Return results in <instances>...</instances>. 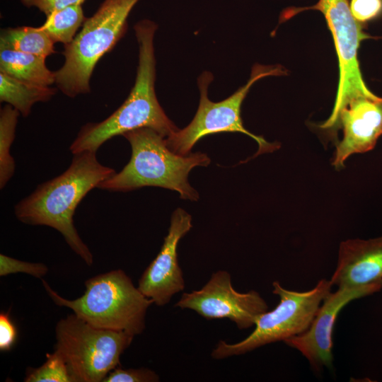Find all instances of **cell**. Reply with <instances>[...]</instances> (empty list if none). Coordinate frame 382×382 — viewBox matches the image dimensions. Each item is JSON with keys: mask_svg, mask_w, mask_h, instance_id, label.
Returning a JSON list of instances; mask_svg holds the SVG:
<instances>
[{"mask_svg": "<svg viewBox=\"0 0 382 382\" xmlns=\"http://www.w3.org/2000/svg\"><path fill=\"white\" fill-rule=\"evenodd\" d=\"M307 10L323 13L337 55L339 81L334 106L329 117L318 125L321 129L333 132L340 112L350 100L358 97H378L366 85L358 60L361 42L373 37L365 33L362 23L353 17L348 0H318L311 6L289 7L282 11L280 22Z\"/></svg>", "mask_w": 382, "mask_h": 382, "instance_id": "obj_7", "label": "cell"}, {"mask_svg": "<svg viewBox=\"0 0 382 382\" xmlns=\"http://www.w3.org/2000/svg\"><path fill=\"white\" fill-rule=\"evenodd\" d=\"M27 7L35 6L43 12L46 16L67 6L81 4L85 0H21Z\"/></svg>", "mask_w": 382, "mask_h": 382, "instance_id": "obj_25", "label": "cell"}, {"mask_svg": "<svg viewBox=\"0 0 382 382\" xmlns=\"http://www.w3.org/2000/svg\"><path fill=\"white\" fill-rule=\"evenodd\" d=\"M272 293L279 297V304L271 311L260 315L253 331L235 344L219 342L212 352L214 359H221L241 355L267 344L284 341L304 332L310 327L323 300L331 291L330 280L320 279L311 290L296 291L272 284Z\"/></svg>", "mask_w": 382, "mask_h": 382, "instance_id": "obj_9", "label": "cell"}, {"mask_svg": "<svg viewBox=\"0 0 382 382\" xmlns=\"http://www.w3.org/2000/svg\"><path fill=\"white\" fill-rule=\"evenodd\" d=\"M17 339V329L8 311L0 313V350L10 351Z\"/></svg>", "mask_w": 382, "mask_h": 382, "instance_id": "obj_24", "label": "cell"}, {"mask_svg": "<svg viewBox=\"0 0 382 382\" xmlns=\"http://www.w3.org/2000/svg\"><path fill=\"white\" fill-rule=\"evenodd\" d=\"M85 20L81 5H72L46 16L45 22L40 28L54 43L67 45L74 40L76 31Z\"/></svg>", "mask_w": 382, "mask_h": 382, "instance_id": "obj_18", "label": "cell"}, {"mask_svg": "<svg viewBox=\"0 0 382 382\" xmlns=\"http://www.w3.org/2000/svg\"><path fill=\"white\" fill-rule=\"evenodd\" d=\"M20 112L8 104L0 112V188L3 189L15 173L16 163L10 154Z\"/></svg>", "mask_w": 382, "mask_h": 382, "instance_id": "obj_19", "label": "cell"}, {"mask_svg": "<svg viewBox=\"0 0 382 382\" xmlns=\"http://www.w3.org/2000/svg\"><path fill=\"white\" fill-rule=\"evenodd\" d=\"M175 306L192 310L207 319L228 318L241 330L255 326L258 317L268 309L256 291H237L225 270L213 273L200 289L184 293Z\"/></svg>", "mask_w": 382, "mask_h": 382, "instance_id": "obj_10", "label": "cell"}, {"mask_svg": "<svg viewBox=\"0 0 382 382\" xmlns=\"http://www.w3.org/2000/svg\"><path fill=\"white\" fill-rule=\"evenodd\" d=\"M48 267L42 263H33L19 260L4 254L0 255V276L11 274L25 273L37 278L44 277Z\"/></svg>", "mask_w": 382, "mask_h": 382, "instance_id": "obj_21", "label": "cell"}, {"mask_svg": "<svg viewBox=\"0 0 382 382\" xmlns=\"http://www.w3.org/2000/svg\"><path fill=\"white\" fill-rule=\"evenodd\" d=\"M46 361L37 368H29L25 382H74L66 361L57 350L46 354Z\"/></svg>", "mask_w": 382, "mask_h": 382, "instance_id": "obj_20", "label": "cell"}, {"mask_svg": "<svg viewBox=\"0 0 382 382\" xmlns=\"http://www.w3.org/2000/svg\"><path fill=\"white\" fill-rule=\"evenodd\" d=\"M158 381V374L149 369H123L117 367L105 377L103 382H156Z\"/></svg>", "mask_w": 382, "mask_h": 382, "instance_id": "obj_22", "label": "cell"}, {"mask_svg": "<svg viewBox=\"0 0 382 382\" xmlns=\"http://www.w3.org/2000/svg\"><path fill=\"white\" fill-rule=\"evenodd\" d=\"M330 281L337 288L382 282V236L341 242Z\"/></svg>", "mask_w": 382, "mask_h": 382, "instance_id": "obj_14", "label": "cell"}, {"mask_svg": "<svg viewBox=\"0 0 382 382\" xmlns=\"http://www.w3.org/2000/svg\"><path fill=\"white\" fill-rule=\"evenodd\" d=\"M338 128L343 137L336 145L332 164L340 170L349 156L371 151L382 135V98L350 100L339 113L335 130Z\"/></svg>", "mask_w": 382, "mask_h": 382, "instance_id": "obj_13", "label": "cell"}, {"mask_svg": "<svg viewBox=\"0 0 382 382\" xmlns=\"http://www.w3.org/2000/svg\"><path fill=\"white\" fill-rule=\"evenodd\" d=\"M55 336V350L64 359L74 382H103L120 366L134 337L94 327L74 313L57 323Z\"/></svg>", "mask_w": 382, "mask_h": 382, "instance_id": "obj_8", "label": "cell"}, {"mask_svg": "<svg viewBox=\"0 0 382 382\" xmlns=\"http://www.w3.org/2000/svg\"><path fill=\"white\" fill-rule=\"evenodd\" d=\"M157 25L142 20L134 25L139 45V63L134 85L125 102L108 117L84 125L70 145L72 154L97 151L114 137L141 127H149L166 138L178 128L168 118L155 92L156 59L154 38Z\"/></svg>", "mask_w": 382, "mask_h": 382, "instance_id": "obj_2", "label": "cell"}, {"mask_svg": "<svg viewBox=\"0 0 382 382\" xmlns=\"http://www.w3.org/2000/svg\"><path fill=\"white\" fill-rule=\"evenodd\" d=\"M42 282L57 306L70 308L94 327L134 336L144 330L147 310L154 303L122 270L109 271L87 279L84 294L74 300L63 298L45 280Z\"/></svg>", "mask_w": 382, "mask_h": 382, "instance_id": "obj_4", "label": "cell"}, {"mask_svg": "<svg viewBox=\"0 0 382 382\" xmlns=\"http://www.w3.org/2000/svg\"><path fill=\"white\" fill-rule=\"evenodd\" d=\"M56 92V88L22 82L0 72L1 102L11 105L24 117L35 103L50 100Z\"/></svg>", "mask_w": 382, "mask_h": 382, "instance_id": "obj_16", "label": "cell"}, {"mask_svg": "<svg viewBox=\"0 0 382 382\" xmlns=\"http://www.w3.org/2000/svg\"><path fill=\"white\" fill-rule=\"evenodd\" d=\"M115 173L98 161L96 151L73 154L64 172L39 185L15 205V215L23 224L47 226L59 231L71 249L91 266L93 254L79 235L73 216L83 197Z\"/></svg>", "mask_w": 382, "mask_h": 382, "instance_id": "obj_1", "label": "cell"}, {"mask_svg": "<svg viewBox=\"0 0 382 382\" xmlns=\"http://www.w3.org/2000/svg\"><path fill=\"white\" fill-rule=\"evenodd\" d=\"M287 70L282 65H253L249 80L228 98L212 102L208 97V88L214 76L209 71L203 72L197 79L200 93L197 112L185 128L178 129L166 138L168 147L175 154L187 156L195 144L205 136L220 132H241L258 144L257 152L253 157L267 152H272L279 144L267 141L262 137L255 135L243 126L241 118V105L250 87L258 80L267 76L287 75Z\"/></svg>", "mask_w": 382, "mask_h": 382, "instance_id": "obj_6", "label": "cell"}, {"mask_svg": "<svg viewBox=\"0 0 382 382\" xmlns=\"http://www.w3.org/2000/svg\"><path fill=\"white\" fill-rule=\"evenodd\" d=\"M139 0H105L98 11L86 18L82 29L64 45V63L55 72V83L66 96L74 98L90 92V79L101 57L122 37L127 20Z\"/></svg>", "mask_w": 382, "mask_h": 382, "instance_id": "obj_5", "label": "cell"}, {"mask_svg": "<svg viewBox=\"0 0 382 382\" xmlns=\"http://www.w3.org/2000/svg\"><path fill=\"white\" fill-rule=\"evenodd\" d=\"M349 7L353 17L362 24L382 15V0H350Z\"/></svg>", "mask_w": 382, "mask_h": 382, "instance_id": "obj_23", "label": "cell"}, {"mask_svg": "<svg viewBox=\"0 0 382 382\" xmlns=\"http://www.w3.org/2000/svg\"><path fill=\"white\" fill-rule=\"evenodd\" d=\"M192 216L178 208L172 214L170 227L161 248L141 276L138 289L154 303L163 306L185 289V280L178 260L180 240L190 231Z\"/></svg>", "mask_w": 382, "mask_h": 382, "instance_id": "obj_12", "label": "cell"}, {"mask_svg": "<svg viewBox=\"0 0 382 382\" xmlns=\"http://www.w3.org/2000/svg\"><path fill=\"white\" fill-rule=\"evenodd\" d=\"M54 42L40 27L19 26L1 30L0 49L35 54L46 59L54 54Z\"/></svg>", "mask_w": 382, "mask_h": 382, "instance_id": "obj_17", "label": "cell"}, {"mask_svg": "<svg viewBox=\"0 0 382 382\" xmlns=\"http://www.w3.org/2000/svg\"><path fill=\"white\" fill-rule=\"evenodd\" d=\"M382 282L340 287L330 292L323 300L310 327L301 335L284 342L299 352L308 360L316 371L323 367L332 368L333 361L332 335L336 318L349 302L379 291Z\"/></svg>", "mask_w": 382, "mask_h": 382, "instance_id": "obj_11", "label": "cell"}, {"mask_svg": "<svg viewBox=\"0 0 382 382\" xmlns=\"http://www.w3.org/2000/svg\"><path fill=\"white\" fill-rule=\"evenodd\" d=\"M122 136L130 144L131 158L120 172L97 188L125 192L143 187H159L176 191L181 199L198 200L199 194L189 183L188 175L194 168L210 163L206 154H175L168 147L165 137L149 127L129 131Z\"/></svg>", "mask_w": 382, "mask_h": 382, "instance_id": "obj_3", "label": "cell"}, {"mask_svg": "<svg viewBox=\"0 0 382 382\" xmlns=\"http://www.w3.org/2000/svg\"><path fill=\"white\" fill-rule=\"evenodd\" d=\"M0 72L35 86L55 83V72L47 67L45 59L32 54L0 49Z\"/></svg>", "mask_w": 382, "mask_h": 382, "instance_id": "obj_15", "label": "cell"}]
</instances>
